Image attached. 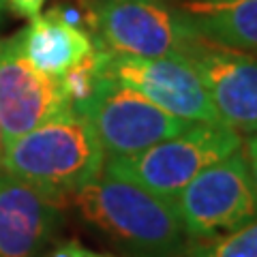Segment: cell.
Listing matches in <instances>:
<instances>
[{
  "label": "cell",
  "instance_id": "5",
  "mask_svg": "<svg viewBox=\"0 0 257 257\" xmlns=\"http://www.w3.org/2000/svg\"><path fill=\"white\" fill-rule=\"evenodd\" d=\"M184 234L208 240L257 219L253 187L242 148L199 172L174 199Z\"/></svg>",
  "mask_w": 257,
  "mask_h": 257
},
{
  "label": "cell",
  "instance_id": "7",
  "mask_svg": "<svg viewBox=\"0 0 257 257\" xmlns=\"http://www.w3.org/2000/svg\"><path fill=\"white\" fill-rule=\"evenodd\" d=\"M101 75L131 86L184 122L221 124L197 71L182 56L131 58L101 52Z\"/></svg>",
  "mask_w": 257,
  "mask_h": 257
},
{
  "label": "cell",
  "instance_id": "13",
  "mask_svg": "<svg viewBox=\"0 0 257 257\" xmlns=\"http://www.w3.org/2000/svg\"><path fill=\"white\" fill-rule=\"evenodd\" d=\"M189 257H257V219L229 234L208 238L193 248Z\"/></svg>",
  "mask_w": 257,
  "mask_h": 257
},
{
  "label": "cell",
  "instance_id": "16",
  "mask_svg": "<svg viewBox=\"0 0 257 257\" xmlns=\"http://www.w3.org/2000/svg\"><path fill=\"white\" fill-rule=\"evenodd\" d=\"M244 159H246L248 172H251L253 187L257 191V131L251 135V140H248V144L244 146Z\"/></svg>",
  "mask_w": 257,
  "mask_h": 257
},
{
  "label": "cell",
  "instance_id": "20",
  "mask_svg": "<svg viewBox=\"0 0 257 257\" xmlns=\"http://www.w3.org/2000/svg\"><path fill=\"white\" fill-rule=\"evenodd\" d=\"M3 150H5V135H3V126H0V157H3Z\"/></svg>",
  "mask_w": 257,
  "mask_h": 257
},
{
  "label": "cell",
  "instance_id": "12",
  "mask_svg": "<svg viewBox=\"0 0 257 257\" xmlns=\"http://www.w3.org/2000/svg\"><path fill=\"white\" fill-rule=\"evenodd\" d=\"M178 7L206 41L257 56V0H184Z\"/></svg>",
  "mask_w": 257,
  "mask_h": 257
},
{
  "label": "cell",
  "instance_id": "9",
  "mask_svg": "<svg viewBox=\"0 0 257 257\" xmlns=\"http://www.w3.org/2000/svg\"><path fill=\"white\" fill-rule=\"evenodd\" d=\"M71 109L60 79L39 73L24 58L20 32L0 39V126L5 144Z\"/></svg>",
  "mask_w": 257,
  "mask_h": 257
},
{
  "label": "cell",
  "instance_id": "17",
  "mask_svg": "<svg viewBox=\"0 0 257 257\" xmlns=\"http://www.w3.org/2000/svg\"><path fill=\"white\" fill-rule=\"evenodd\" d=\"M77 248H79V242L69 240V242H62L60 246H56L47 257H77Z\"/></svg>",
  "mask_w": 257,
  "mask_h": 257
},
{
  "label": "cell",
  "instance_id": "2",
  "mask_svg": "<svg viewBox=\"0 0 257 257\" xmlns=\"http://www.w3.org/2000/svg\"><path fill=\"white\" fill-rule=\"evenodd\" d=\"M86 223L138 257H170L184 229L174 202L103 172L71 195Z\"/></svg>",
  "mask_w": 257,
  "mask_h": 257
},
{
  "label": "cell",
  "instance_id": "4",
  "mask_svg": "<svg viewBox=\"0 0 257 257\" xmlns=\"http://www.w3.org/2000/svg\"><path fill=\"white\" fill-rule=\"evenodd\" d=\"M88 24L96 50L131 58H184L199 37L170 0H94Z\"/></svg>",
  "mask_w": 257,
  "mask_h": 257
},
{
  "label": "cell",
  "instance_id": "14",
  "mask_svg": "<svg viewBox=\"0 0 257 257\" xmlns=\"http://www.w3.org/2000/svg\"><path fill=\"white\" fill-rule=\"evenodd\" d=\"M99 77H101V52L99 50H94L90 56H86L82 62H77L73 69H69L60 77L64 92H67L71 101V107L77 109L79 105H84L90 99Z\"/></svg>",
  "mask_w": 257,
  "mask_h": 257
},
{
  "label": "cell",
  "instance_id": "11",
  "mask_svg": "<svg viewBox=\"0 0 257 257\" xmlns=\"http://www.w3.org/2000/svg\"><path fill=\"white\" fill-rule=\"evenodd\" d=\"M20 50L39 73L60 79L69 69L90 56L96 45L90 32L71 22L64 9L54 7L35 15L28 26L20 30Z\"/></svg>",
  "mask_w": 257,
  "mask_h": 257
},
{
  "label": "cell",
  "instance_id": "8",
  "mask_svg": "<svg viewBox=\"0 0 257 257\" xmlns=\"http://www.w3.org/2000/svg\"><path fill=\"white\" fill-rule=\"evenodd\" d=\"M206 88L221 124L240 138L257 131V56L197 37L184 54Z\"/></svg>",
  "mask_w": 257,
  "mask_h": 257
},
{
  "label": "cell",
  "instance_id": "1",
  "mask_svg": "<svg viewBox=\"0 0 257 257\" xmlns=\"http://www.w3.org/2000/svg\"><path fill=\"white\" fill-rule=\"evenodd\" d=\"M105 152L77 111H64L5 144L0 170L64 204L103 174Z\"/></svg>",
  "mask_w": 257,
  "mask_h": 257
},
{
  "label": "cell",
  "instance_id": "21",
  "mask_svg": "<svg viewBox=\"0 0 257 257\" xmlns=\"http://www.w3.org/2000/svg\"><path fill=\"white\" fill-rule=\"evenodd\" d=\"M178 3H184V0H178Z\"/></svg>",
  "mask_w": 257,
  "mask_h": 257
},
{
  "label": "cell",
  "instance_id": "3",
  "mask_svg": "<svg viewBox=\"0 0 257 257\" xmlns=\"http://www.w3.org/2000/svg\"><path fill=\"white\" fill-rule=\"evenodd\" d=\"M242 148V138L223 124L191 122L180 133L131 157L105 159L103 172L135 182L159 197L176 195L206 170Z\"/></svg>",
  "mask_w": 257,
  "mask_h": 257
},
{
  "label": "cell",
  "instance_id": "10",
  "mask_svg": "<svg viewBox=\"0 0 257 257\" xmlns=\"http://www.w3.org/2000/svg\"><path fill=\"white\" fill-rule=\"evenodd\" d=\"M62 206L0 170V257H37L58 229Z\"/></svg>",
  "mask_w": 257,
  "mask_h": 257
},
{
  "label": "cell",
  "instance_id": "18",
  "mask_svg": "<svg viewBox=\"0 0 257 257\" xmlns=\"http://www.w3.org/2000/svg\"><path fill=\"white\" fill-rule=\"evenodd\" d=\"M77 257H109V255H101V253H92V251H88V248H84L82 244H79V248H77Z\"/></svg>",
  "mask_w": 257,
  "mask_h": 257
},
{
  "label": "cell",
  "instance_id": "19",
  "mask_svg": "<svg viewBox=\"0 0 257 257\" xmlns=\"http://www.w3.org/2000/svg\"><path fill=\"white\" fill-rule=\"evenodd\" d=\"M7 9H9V7H7V0H0V24H3V18H5Z\"/></svg>",
  "mask_w": 257,
  "mask_h": 257
},
{
  "label": "cell",
  "instance_id": "15",
  "mask_svg": "<svg viewBox=\"0 0 257 257\" xmlns=\"http://www.w3.org/2000/svg\"><path fill=\"white\" fill-rule=\"evenodd\" d=\"M45 0H7V7L18 15V18L32 20L35 15L41 13Z\"/></svg>",
  "mask_w": 257,
  "mask_h": 257
},
{
  "label": "cell",
  "instance_id": "6",
  "mask_svg": "<svg viewBox=\"0 0 257 257\" xmlns=\"http://www.w3.org/2000/svg\"><path fill=\"white\" fill-rule=\"evenodd\" d=\"M73 111L90 124L105 159L138 155L191 124L167 114L131 86L103 75L90 99Z\"/></svg>",
  "mask_w": 257,
  "mask_h": 257
}]
</instances>
